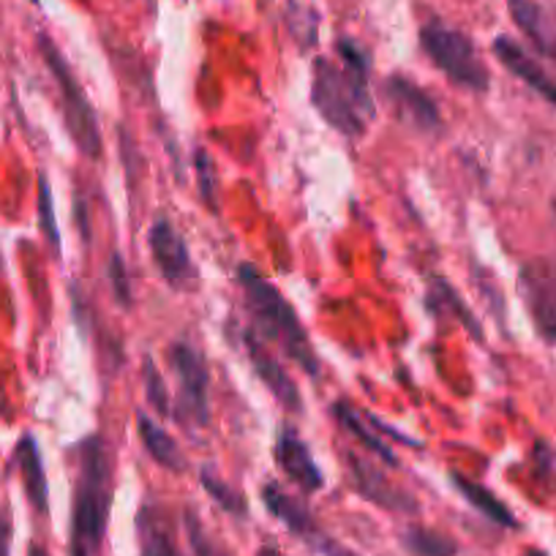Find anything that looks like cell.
<instances>
[{
	"instance_id": "16",
	"label": "cell",
	"mask_w": 556,
	"mask_h": 556,
	"mask_svg": "<svg viewBox=\"0 0 556 556\" xmlns=\"http://www.w3.org/2000/svg\"><path fill=\"white\" fill-rule=\"evenodd\" d=\"M137 534L142 556H180L173 521L162 505H146L139 510Z\"/></svg>"
},
{
	"instance_id": "26",
	"label": "cell",
	"mask_w": 556,
	"mask_h": 556,
	"mask_svg": "<svg viewBox=\"0 0 556 556\" xmlns=\"http://www.w3.org/2000/svg\"><path fill=\"white\" fill-rule=\"evenodd\" d=\"M184 523H186V534H189L191 554H194V556H229L227 551H224L222 545L216 543V540L207 538L205 527H202V523H200V518H197V513L186 510Z\"/></svg>"
},
{
	"instance_id": "15",
	"label": "cell",
	"mask_w": 556,
	"mask_h": 556,
	"mask_svg": "<svg viewBox=\"0 0 556 556\" xmlns=\"http://www.w3.org/2000/svg\"><path fill=\"white\" fill-rule=\"evenodd\" d=\"M507 9H510L513 23L532 41L534 50L556 61V25L551 14L534 0H507Z\"/></svg>"
},
{
	"instance_id": "21",
	"label": "cell",
	"mask_w": 556,
	"mask_h": 556,
	"mask_svg": "<svg viewBox=\"0 0 556 556\" xmlns=\"http://www.w3.org/2000/svg\"><path fill=\"white\" fill-rule=\"evenodd\" d=\"M333 415H336V420H339V424L344 426V429L350 431V434L355 437L363 447H366L368 453H374V456L382 458L388 467H399V458H395L393 447H390L384 440H379V437L368 429L366 420H363V415H357V409L350 404V401H336Z\"/></svg>"
},
{
	"instance_id": "24",
	"label": "cell",
	"mask_w": 556,
	"mask_h": 556,
	"mask_svg": "<svg viewBox=\"0 0 556 556\" xmlns=\"http://www.w3.org/2000/svg\"><path fill=\"white\" fill-rule=\"evenodd\" d=\"M142 377H146V395H148V404L159 412V415L169 417L173 415V401H169V388L164 384L162 371L159 366L153 363V357H146L142 363Z\"/></svg>"
},
{
	"instance_id": "10",
	"label": "cell",
	"mask_w": 556,
	"mask_h": 556,
	"mask_svg": "<svg viewBox=\"0 0 556 556\" xmlns=\"http://www.w3.org/2000/svg\"><path fill=\"white\" fill-rule=\"evenodd\" d=\"M344 462L346 467H350L352 485H355V491L363 500L374 502V505H379L382 510L404 513V516H417V513H420V502H417L409 491L390 483L388 475L379 472L371 462L355 456V453H346Z\"/></svg>"
},
{
	"instance_id": "9",
	"label": "cell",
	"mask_w": 556,
	"mask_h": 556,
	"mask_svg": "<svg viewBox=\"0 0 556 556\" xmlns=\"http://www.w3.org/2000/svg\"><path fill=\"white\" fill-rule=\"evenodd\" d=\"M382 93L388 99V104L393 106L395 117H399L404 126L415 128L420 134H437L442 131V115L437 101L426 93L420 85H415L412 79L393 74V77L384 79Z\"/></svg>"
},
{
	"instance_id": "13",
	"label": "cell",
	"mask_w": 556,
	"mask_h": 556,
	"mask_svg": "<svg viewBox=\"0 0 556 556\" xmlns=\"http://www.w3.org/2000/svg\"><path fill=\"white\" fill-rule=\"evenodd\" d=\"M243 341H245V352H249L251 366H254L256 377H260L262 382H265V388L276 395L278 404L290 412H303L301 390H298V384L292 382V377L287 374V368L265 350V341L256 339L251 330L243 336Z\"/></svg>"
},
{
	"instance_id": "22",
	"label": "cell",
	"mask_w": 556,
	"mask_h": 556,
	"mask_svg": "<svg viewBox=\"0 0 556 556\" xmlns=\"http://www.w3.org/2000/svg\"><path fill=\"white\" fill-rule=\"evenodd\" d=\"M404 545L409 554L415 556H456L458 545L456 540L445 538L437 529H424V527H409L404 532Z\"/></svg>"
},
{
	"instance_id": "17",
	"label": "cell",
	"mask_w": 556,
	"mask_h": 556,
	"mask_svg": "<svg viewBox=\"0 0 556 556\" xmlns=\"http://www.w3.org/2000/svg\"><path fill=\"white\" fill-rule=\"evenodd\" d=\"M137 434L139 440H142V445H146L148 456H151L159 467L169 469V472H184L186 462L178 442H175L173 437H169V431H164L153 417H148L146 412H139L137 415Z\"/></svg>"
},
{
	"instance_id": "30",
	"label": "cell",
	"mask_w": 556,
	"mask_h": 556,
	"mask_svg": "<svg viewBox=\"0 0 556 556\" xmlns=\"http://www.w3.org/2000/svg\"><path fill=\"white\" fill-rule=\"evenodd\" d=\"M9 538H12V529L7 518L0 516V556H9Z\"/></svg>"
},
{
	"instance_id": "6",
	"label": "cell",
	"mask_w": 556,
	"mask_h": 556,
	"mask_svg": "<svg viewBox=\"0 0 556 556\" xmlns=\"http://www.w3.org/2000/svg\"><path fill=\"white\" fill-rule=\"evenodd\" d=\"M167 363L178 379L173 417L186 429H202L211 424V404H207L211 368H207L205 355L189 341H175L167 350Z\"/></svg>"
},
{
	"instance_id": "5",
	"label": "cell",
	"mask_w": 556,
	"mask_h": 556,
	"mask_svg": "<svg viewBox=\"0 0 556 556\" xmlns=\"http://www.w3.org/2000/svg\"><path fill=\"white\" fill-rule=\"evenodd\" d=\"M39 50L45 55L47 68L55 77L58 90H61V104H63V117H66V128L68 134L74 137L79 151L85 153L88 159H99L101 156V134H99V121H96V112L90 106L88 96H85L83 85L77 83V77L68 68L66 58L61 55L55 45L50 41V36L41 34L39 36Z\"/></svg>"
},
{
	"instance_id": "7",
	"label": "cell",
	"mask_w": 556,
	"mask_h": 556,
	"mask_svg": "<svg viewBox=\"0 0 556 556\" xmlns=\"http://www.w3.org/2000/svg\"><path fill=\"white\" fill-rule=\"evenodd\" d=\"M518 290L527 303L534 330L548 344H556V262L548 256L523 262L518 270Z\"/></svg>"
},
{
	"instance_id": "35",
	"label": "cell",
	"mask_w": 556,
	"mask_h": 556,
	"mask_svg": "<svg viewBox=\"0 0 556 556\" xmlns=\"http://www.w3.org/2000/svg\"><path fill=\"white\" fill-rule=\"evenodd\" d=\"M34 3H39V0H34Z\"/></svg>"
},
{
	"instance_id": "31",
	"label": "cell",
	"mask_w": 556,
	"mask_h": 556,
	"mask_svg": "<svg viewBox=\"0 0 556 556\" xmlns=\"http://www.w3.org/2000/svg\"><path fill=\"white\" fill-rule=\"evenodd\" d=\"M256 556H287V554H281L278 548H270V545H265V548L256 551Z\"/></svg>"
},
{
	"instance_id": "8",
	"label": "cell",
	"mask_w": 556,
	"mask_h": 556,
	"mask_svg": "<svg viewBox=\"0 0 556 556\" xmlns=\"http://www.w3.org/2000/svg\"><path fill=\"white\" fill-rule=\"evenodd\" d=\"M148 245H151L153 262H156L162 278L175 292H189L197 287V267L191 262V251L184 235L175 229L167 216L156 218L148 229Z\"/></svg>"
},
{
	"instance_id": "3",
	"label": "cell",
	"mask_w": 556,
	"mask_h": 556,
	"mask_svg": "<svg viewBox=\"0 0 556 556\" xmlns=\"http://www.w3.org/2000/svg\"><path fill=\"white\" fill-rule=\"evenodd\" d=\"M371 72L350 66H336L328 58L314 61L312 101L330 128L344 134L346 139H357L366 134L368 123L377 115V104L368 90Z\"/></svg>"
},
{
	"instance_id": "14",
	"label": "cell",
	"mask_w": 556,
	"mask_h": 556,
	"mask_svg": "<svg viewBox=\"0 0 556 556\" xmlns=\"http://www.w3.org/2000/svg\"><path fill=\"white\" fill-rule=\"evenodd\" d=\"M262 502L270 510V516H276L278 521L285 523L292 534L308 540V543L317 545V540L323 538V532L317 529V521H314L312 510L306 507V502H301L298 496L287 494L278 483H267L262 489Z\"/></svg>"
},
{
	"instance_id": "25",
	"label": "cell",
	"mask_w": 556,
	"mask_h": 556,
	"mask_svg": "<svg viewBox=\"0 0 556 556\" xmlns=\"http://www.w3.org/2000/svg\"><path fill=\"white\" fill-rule=\"evenodd\" d=\"M194 167H197V186H200V197L213 213H218V175L216 164L207 156L205 151L194 153Z\"/></svg>"
},
{
	"instance_id": "1",
	"label": "cell",
	"mask_w": 556,
	"mask_h": 556,
	"mask_svg": "<svg viewBox=\"0 0 556 556\" xmlns=\"http://www.w3.org/2000/svg\"><path fill=\"white\" fill-rule=\"evenodd\" d=\"M238 285L243 290L245 312L251 317V333L260 341H270L273 346H278L308 377H319L323 368H319L317 352L287 298L254 265L238 267Z\"/></svg>"
},
{
	"instance_id": "11",
	"label": "cell",
	"mask_w": 556,
	"mask_h": 556,
	"mask_svg": "<svg viewBox=\"0 0 556 556\" xmlns=\"http://www.w3.org/2000/svg\"><path fill=\"white\" fill-rule=\"evenodd\" d=\"M273 458H276V464L281 467V472H285L303 494H314V491H319L325 485L323 469L317 467L306 442H303L292 429L278 431Z\"/></svg>"
},
{
	"instance_id": "34",
	"label": "cell",
	"mask_w": 556,
	"mask_h": 556,
	"mask_svg": "<svg viewBox=\"0 0 556 556\" xmlns=\"http://www.w3.org/2000/svg\"><path fill=\"white\" fill-rule=\"evenodd\" d=\"M554 211H556V202H554Z\"/></svg>"
},
{
	"instance_id": "2",
	"label": "cell",
	"mask_w": 556,
	"mask_h": 556,
	"mask_svg": "<svg viewBox=\"0 0 556 556\" xmlns=\"http://www.w3.org/2000/svg\"><path fill=\"white\" fill-rule=\"evenodd\" d=\"M112 505V453L104 437L79 445V478L72 507V556H99Z\"/></svg>"
},
{
	"instance_id": "20",
	"label": "cell",
	"mask_w": 556,
	"mask_h": 556,
	"mask_svg": "<svg viewBox=\"0 0 556 556\" xmlns=\"http://www.w3.org/2000/svg\"><path fill=\"white\" fill-rule=\"evenodd\" d=\"M451 483L456 485L458 494H462L464 500H467L469 505L475 507V510L483 513L489 521L500 523V527H505V529H516L518 527V521H516V516L510 513V507H507L502 500H496V496L491 494L485 485L475 483V480L464 478V475H458V472H451Z\"/></svg>"
},
{
	"instance_id": "27",
	"label": "cell",
	"mask_w": 556,
	"mask_h": 556,
	"mask_svg": "<svg viewBox=\"0 0 556 556\" xmlns=\"http://www.w3.org/2000/svg\"><path fill=\"white\" fill-rule=\"evenodd\" d=\"M39 222H41V229H45L47 240H50L52 251L55 254H61V229H58L55 224V207H52V191H50V184H47V178L41 175L39 180Z\"/></svg>"
},
{
	"instance_id": "18",
	"label": "cell",
	"mask_w": 556,
	"mask_h": 556,
	"mask_svg": "<svg viewBox=\"0 0 556 556\" xmlns=\"http://www.w3.org/2000/svg\"><path fill=\"white\" fill-rule=\"evenodd\" d=\"M17 462L20 469H23V483L25 491H28L30 505L45 516V513L50 510V489H47L45 464H41V453L34 437H23V440H20Z\"/></svg>"
},
{
	"instance_id": "28",
	"label": "cell",
	"mask_w": 556,
	"mask_h": 556,
	"mask_svg": "<svg viewBox=\"0 0 556 556\" xmlns=\"http://www.w3.org/2000/svg\"><path fill=\"white\" fill-rule=\"evenodd\" d=\"M106 276H110L112 295H115L117 306L128 308L131 306V278H128L126 262H123L121 254H112L110 267H106Z\"/></svg>"
},
{
	"instance_id": "29",
	"label": "cell",
	"mask_w": 556,
	"mask_h": 556,
	"mask_svg": "<svg viewBox=\"0 0 556 556\" xmlns=\"http://www.w3.org/2000/svg\"><path fill=\"white\" fill-rule=\"evenodd\" d=\"M317 548L323 556H357L355 551L346 548V545H341V543H336V540L325 538V534L317 540Z\"/></svg>"
},
{
	"instance_id": "32",
	"label": "cell",
	"mask_w": 556,
	"mask_h": 556,
	"mask_svg": "<svg viewBox=\"0 0 556 556\" xmlns=\"http://www.w3.org/2000/svg\"><path fill=\"white\" fill-rule=\"evenodd\" d=\"M28 556H50V554H47V551L41 548V545H34V548H30V554H28Z\"/></svg>"
},
{
	"instance_id": "12",
	"label": "cell",
	"mask_w": 556,
	"mask_h": 556,
	"mask_svg": "<svg viewBox=\"0 0 556 556\" xmlns=\"http://www.w3.org/2000/svg\"><path fill=\"white\" fill-rule=\"evenodd\" d=\"M494 55L513 77L521 79L527 88H532L540 99L548 101L551 106H556V79L540 66V61H534L516 39L510 36H496L494 39Z\"/></svg>"
},
{
	"instance_id": "4",
	"label": "cell",
	"mask_w": 556,
	"mask_h": 556,
	"mask_svg": "<svg viewBox=\"0 0 556 556\" xmlns=\"http://www.w3.org/2000/svg\"><path fill=\"white\" fill-rule=\"evenodd\" d=\"M420 47L431 58V63L458 88L475 90V93H485L491 88L489 66L480 58L475 41L462 30L429 23L420 30Z\"/></svg>"
},
{
	"instance_id": "23",
	"label": "cell",
	"mask_w": 556,
	"mask_h": 556,
	"mask_svg": "<svg viewBox=\"0 0 556 556\" xmlns=\"http://www.w3.org/2000/svg\"><path fill=\"white\" fill-rule=\"evenodd\" d=\"M200 480H202V489H205L207 494L213 496V502H216V505L222 507V510H227L229 516H235V518H245V516H249V502H245V496L240 494V491L235 489V485L224 483V480L216 478V475H213L207 467L202 469Z\"/></svg>"
},
{
	"instance_id": "33",
	"label": "cell",
	"mask_w": 556,
	"mask_h": 556,
	"mask_svg": "<svg viewBox=\"0 0 556 556\" xmlns=\"http://www.w3.org/2000/svg\"><path fill=\"white\" fill-rule=\"evenodd\" d=\"M527 556H545L543 551H538V548H532V551H527Z\"/></svg>"
},
{
	"instance_id": "19",
	"label": "cell",
	"mask_w": 556,
	"mask_h": 556,
	"mask_svg": "<svg viewBox=\"0 0 556 556\" xmlns=\"http://www.w3.org/2000/svg\"><path fill=\"white\" fill-rule=\"evenodd\" d=\"M429 308L437 314V317H442V314H453V317L458 319V323L467 328V333L472 336V339L483 341L485 333L483 328H480L478 317H475L472 312L467 308V303H464V298L458 295V290H453L451 285H447L445 278L442 276H434L431 278L429 285Z\"/></svg>"
}]
</instances>
